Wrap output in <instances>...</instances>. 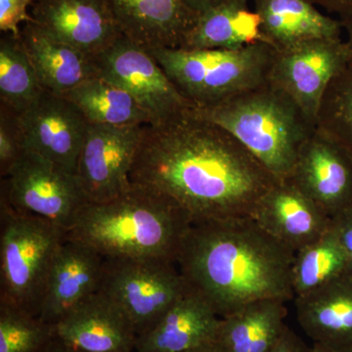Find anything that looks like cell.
Instances as JSON below:
<instances>
[{
  "label": "cell",
  "instance_id": "83f0119b",
  "mask_svg": "<svg viewBox=\"0 0 352 352\" xmlns=\"http://www.w3.org/2000/svg\"><path fill=\"white\" fill-rule=\"evenodd\" d=\"M316 129L352 159V67L333 78L322 99Z\"/></svg>",
  "mask_w": 352,
  "mask_h": 352
},
{
  "label": "cell",
  "instance_id": "d590c367",
  "mask_svg": "<svg viewBox=\"0 0 352 352\" xmlns=\"http://www.w3.org/2000/svg\"><path fill=\"white\" fill-rule=\"evenodd\" d=\"M41 352H80L76 351L73 347L68 346L63 340H60L55 336L54 339L51 340L47 346Z\"/></svg>",
  "mask_w": 352,
  "mask_h": 352
},
{
  "label": "cell",
  "instance_id": "603a6c76",
  "mask_svg": "<svg viewBox=\"0 0 352 352\" xmlns=\"http://www.w3.org/2000/svg\"><path fill=\"white\" fill-rule=\"evenodd\" d=\"M261 41L267 43L261 17L248 0H222L199 15L182 48L234 50Z\"/></svg>",
  "mask_w": 352,
  "mask_h": 352
},
{
  "label": "cell",
  "instance_id": "5bb4252c",
  "mask_svg": "<svg viewBox=\"0 0 352 352\" xmlns=\"http://www.w3.org/2000/svg\"><path fill=\"white\" fill-rule=\"evenodd\" d=\"M32 17L54 38L91 57L122 34L108 0H34Z\"/></svg>",
  "mask_w": 352,
  "mask_h": 352
},
{
  "label": "cell",
  "instance_id": "7a4b0ae2",
  "mask_svg": "<svg viewBox=\"0 0 352 352\" xmlns=\"http://www.w3.org/2000/svg\"><path fill=\"white\" fill-rule=\"evenodd\" d=\"M294 259L252 217H239L192 224L176 264L223 318L256 300H294Z\"/></svg>",
  "mask_w": 352,
  "mask_h": 352
},
{
  "label": "cell",
  "instance_id": "4dcf8cb0",
  "mask_svg": "<svg viewBox=\"0 0 352 352\" xmlns=\"http://www.w3.org/2000/svg\"><path fill=\"white\" fill-rule=\"evenodd\" d=\"M34 0H0V30L6 34L19 36L21 22H32V17L27 12L28 6Z\"/></svg>",
  "mask_w": 352,
  "mask_h": 352
},
{
  "label": "cell",
  "instance_id": "ba28073f",
  "mask_svg": "<svg viewBox=\"0 0 352 352\" xmlns=\"http://www.w3.org/2000/svg\"><path fill=\"white\" fill-rule=\"evenodd\" d=\"M1 197L18 212L41 217L67 233L88 203L75 173L30 151L4 176Z\"/></svg>",
  "mask_w": 352,
  "mask_h": 352
},
{
  "label": "cell",
  "instance_id": "e0dca14e",
  "mask_svg": "<svg viewBox=\"0 0 352 352\" xmlns=\"http://www.w3.org/2000/svg\"><path fill=\"white\" fill-rule=\"evenodd\" d=\"M56 337L80 352H135L138 333L119 307L97 292L55 325Z\"/></svg>",
  "mask_w": 352,
  "mask_h": 352
},
{
  "label": "cell",
  "instance_id": "8d00e7d4",
  "mask_svg": "<svg viewBox=\"0 0 352 352\" xmlns=\"http://www.w3.org/2000/svg\"><path fill=\"white\" fill-rule=\"evenodd\" d=\"M340 21L342 22L344 31L346 32V38L344 39V41H346L347 48H349V57H351L349 66L352 67V15L346 18V19Z\"/></svg>",
  "mask_w": 352,
  "mask_h": 352
},
{
  "label": "cell",
  "instance_id": "9a60e30c",
  "mask_svg": "<svg viewBox=\"0 0 352 352\" xmlns=\"http://www.w3.org/2000/svg\"><path fill=\"white\" fill-rule=\"evenodd\" d=\"M252 219L295 254L320 239L332 223L291 179L275 183L259 201Z\"/></svg>",
  "mask_w": 352,
  "mask_h": 352
},
{
  "label": "cell",
  "instance_id": "7c38bea8",
  "mask_svg": "<svg viewBox=\"0 0 352 352\" xmlns=\"http://www.w3.org/2000/svg\"><path fill=\"white\" fill-rule=\"evenodd\" d=\"M17 119L25 151L76 175L89 122L72 102L45 89Z\"/></svg>",
  "mask_w": 352,
  "mask_h": 352
},
{
  "label": "cell",
  "instance_id": "74e56055",
  "mask_svg": "<svg viewBox=\"0 0 352 352\" xmlns=\"http://www.w3.org/2000/svg\"><path fill=\"white\" fill-rule=\"evenodd\" d=\"M185 352H227L223 346L220 344L219 340H214V342H208V344H203L196 347V349H190L188 351Z\"/></svg>",
  "mask_w": 352,
  "mask_h": 352
},
{
  "label": "cell",
  "instance_id": "e575fe53",
  "mask_svg": "<svg viewBox=\"0 0 352 352\" xmlns=\"http://www.w3.org/2000/svg\"><path fill=\"white\" fill-rule=\"evenodd\" d=\"M182 1L192 11L200 15L208 9L217 6L222 0H182Z\"/></svg>",
  "mask_w": 352,
  "mask_h": 352
},
{
  "label": "cell",
  "instance_id": "3957f363",
  "mask_svg": "<svg viewBox=\"0 0 352 352\" xmlns=\"http://www.w3.org/2000/svg\"><path fill=\"white\" fill-rule=\"evenodd\" d=\"M191 219L161 197L131 186L100 203H87L67 233L104 258L176 263Z\"/></svg>",
  "mask_w": 352,
  "mask_h": 352
},
{
  "label": "cell",
  "instance_id": "f1b7e54d",
  "mask_svg": "<svg viewBox=\"0 0 352 352\" xmlns=\"http://www.w3.org/2000/svg\"><path fill=\"white\" fill-rule=\"evenodd\" d=\"M55 336V326L0 305V352H41Z\"/></svg>",
  "mask_w": 352,
  "mask_h": 352
},
{
  "label": "cell",
  "instance_id": "f546056e",
  "mask_svg": "<svg viewBox=\"0 0 352 352\" xmlns=\"http://www.w3.org/2000/svg\"><path fill=\"white\" fill-rule=\"evenodd\" d=\"M25 151L17 115L1 106L0 110V171L4 177Z\"/></svg>",
  "mask_w": 352,
  "mask_h": 352
},
{
  "label": "cell",
  "instance_id": "cb8c5ba5",
  "mask_svg": "<svg viewBox=\"0 0 352 352\" xmlns=\"http://www.w3.org/2000/svg\"><path fill=\"white\" fill-rule=\"evenodd\" d=\"M285 300H256L223 317L220 344L227 352H270L286 329L288 309Z\"/></svg>",
  "mask_w": 352,
  "mask_h": 352
},
{
  "label": "cell",
  "instance_id": "f35d334b",
  "mask_svg": "<svg viewBox=\"0 0 352 352\" xmlns=\"http://www.w3.org/2000/svg\"><path fill=\"white\" fill-rule=\"evenodd\" d=\"M310 352H349L344 351H339V349H331V347L322 346V344H312L310 347Z\"/></svg>",
  "mask_w": 352,
  "mask_h": 352
},
{
  "label": "cell",
  "instance_id": "44dd1931",
  "mask_svg": "<svg viewBox=\"0 0 352 352\" xmlns=\"http://www.w3.org/2000/svg\"><path fill=\"white\" fill-rule=\"evenodd\" d=\"M21 38L48 91L63 95L96 76L94 58L54 38L34 21L25 23Z\"/></svg>",
  "mask_w": 352,
  "mask_h": 352
},
{
  "label": "cell",
  "instance_id": "6da1fadb",
  "mask_svg": "<svg viewBox=\"0 0 352 352\" xmlns=\"http://www.w3.org/2000/svg\"><path fill=\"white\" fill-rule=\"evenodd\" d=\"M278 180L232 134L193 108L146 124L131 184L180 208L192 223L252 217Z\"/></svg>",
  "mask_w": 352,
  "mask_h": 352
},
{
  "label": "cell",
  "instance_id": "30bf717a",
  "mask_svg": "<svg viewBox=\"0 0 352 352\" xmlns=\"http://www.w3.org/2000/svg\"><path fill=\"white\" fill-rule=\"evenodd\" d=\"M351 63L344 39H312L276 50L267 82L289 95L316 126L322 99Z\"/></svg>",
  "mask_w": 352,
  "mask_h": 352
},
{
  "label": "cell",
  "instance_id": "ac0fdd59",
  "mask_svg": "<svg viewBox=\"0 0 352 352\" xmlns=\"http://www.w3.org/2000/svg\"><path fill=\"white\" fill-rule=\"evenodd\" d=\"M120 31L145 50L182 48L199 14L182 0H108Z\"/></svg>",
  "mask_w": 352,
  "mask_h": 352
},
{
  "label": "cell",
  "instance_id": "1f68e13d",
  "mask_svg": "<svg viewBox=\"0 0 352 352\" xmlns=\"http://www.w3.org/2000/svg\"><path fill=\"white\" fill-rule=\"evenodd\" d=\"M331 227L344 248L352 274V207L332 217Z\"/></svg>",
  "mask_w": 352,
  "mask_h": 352
},
{
  "label": "cell",
  "instance_id": "4316f807",
  "mask_svg": "<svg viewBox=\"0 0 352 352\" xmlns=\"http://www.w3.org/2000/svg\"><path fill=\"white\" fill-rule=\"evenodd\" d=\"M44 90L21 34H7L0 41L1 106L20 115L38 100Z\"/></svg>",
  "mask_w": 352,
  "mask_h": 352
},
{
  "label": "cell",
  "instance_id": "d6986e66",
  "mask_svg": "<svg viewBox=\"0 0 352 352\" xmlns=\"http://www.w3.org/2000/svg\"><path fill=\"white\" fill-rule=\"evenodd\" d=\"M221 317L196 289L188 291L147 332L135 352H185L219 338Z\"/></svg>",
  "mask_w": 352,
  "mask_h": 352
},
{
  "label": "cell",
  "instance_id": "277c9868",
  "mask_svg": "<svg viewBox=\"0 0 352 352\" xmlns=\"http://www.w3.org/2000/svg\"><path fill=\"white\" fill-rule=\"evenodd\" d=\"M193 110L232 134L278 182L291 178L298 153L316 129L289 95L268 82Z\"/></svg>",
  "mask_w": 352,
  "mask_h": 352
},
{
  "label": "cell",
  "instance_id": "52a82bcc",
  "mask_svg": "<svg viewBox=\"0 0 352 352\" xmlns=\"http://www.w3.org/2000/svg\"><path fill=\"white\" fill-rule=\"evenodd\" d=\"M189 288L173 261L105 258L98 292L126 315L138 337Z\"/></svg>",
  "mask_w": 352,
  "mask_h": 352
},
{
  "label": "cell",
  "instance_id": "8fae6325",
  "mask_svg": "<svg viewBox=\"0 0 352 352\" xmlns=\"http://www.w3.org/2000/svg\"><path fill=\"white\" fill-rule=\"evenodd\" d=\"M143 127L89 124L76 170L88 203L111 200L131 186Z\"/></svg>",
  "mask_w": 352,
  "mask_h": 352
},
{
  "label": "cell",
  "instance_id": "5b68a950",
  "mask_svg": "<svg viewBox=\"0 0 352 352\" xmlns=\"http://www.w3.org/2000/svg\"><path fill=\"white\" fill-rule=\"evenodd\" d=\"M149 51L180 94L201 108L267 82L276 48L261 41L234 50Z\"/></svg>",
  "mask_w": 352,
  "mask_h": 352
},
{
  "label": "cell",
  "instance_id": "9c48e42d",
  "mask_svg": "<svg viewBox=\"0 0 352 352\" xmlns=\"http://www.w3.org/2000/svg\"><path fill=\"white\" fill-rule=\"evenodd\" d=\"M92 58L96 76L126 90L149 113L152 124L194 108L152 53L122 34Z\"/></svg>",
  "mask_w": 352,
  "mask_h": 352
},
{
  "label": "cell",
  "instance_id": "4fadbf2b",
  "mask_svg": "<svg viewBox=\"0 0 352 352\" xmlns=\"http://www.w3.org/2000/svg\"><path fill=\"white\" fill-rule=\"evenodd\" d=\"M289 179L331 219L352 207V159L317 129L298 153Z\"/></svg>",
  "mask_w": 352,
  "mask_h": 352
},
{
  "label": "cell",
  "instance_id": "7402d4cb",
  "mask_svg": "<svg viewBox=\"0 0 352 352\" xmlns=\"http://www.w3.org/2000/svg\"><path fill=\"white\" fill-rule=\"evenodd\" d=\"M266 41L276 50L312 39H342L340 20L324 15L310 0H254Z\"/></svg>",
  "mask_w": 352,
  "mask_h": 352
},
{
  "label": "cell",
  "instance_id": "d6a6232c",
  "mask_svg": "<svg viewBox=\"0 0 352 352\" xmlns=\"http://www.w3.org/2000/svg\"><path fill=\"white\" fill-rule=\"evenodd\" d=\"M310 347L288 327L270 352H310Z\"/></svg>",
  "mask_w": 352,
  "mask_h": 352
},
{
  "label": "cell",
  "instance_id": "2e32d148",
  "mask_svg": "<svg viewBox=\"0 0 352 352\" xmlns=\"http://www.w3.org/2000/svg\"><path fill=\"white\" fill-rule=\"evenodd\" d=\"M105 258L78 241H66L58 251L41 303L38 318L55 326L100 287Z\"/></svg>",
  "mask_w": 352,
  "mask_h": 352
},
{
  "label": "cell",
  "instance_id": "8992f818",
  "mask_svg": "<svg viewBox=\"0 0 352 352\" xmlns=\"http://www.w3.org/2000/svg\"><path fill=\"white\" fill-rule=\"evenodd\" d=\"M0 305L39 316L46 282L67 231L0 204Z\"/></svg>",
  "mask_w": 352,
  "mask_h": 352
},
{
  "label": "cell",
  "instance_id": "836d02e7",
  "mask_svg": "<svg viewBox=\"0 0 352 352\" xmlns=\"http://www.w3.org/2000/svg\"><path fill=\"white\" fill-rule=\"evenodd\" d=\"M315 6L323 7L330 13L338 14L340 20L352 15V0H310Z\"/></svg>",
  "mask_w": 352,
  "mask_h": 352
},
{
  "label": "cell",
  "instance_id": "484cf974",
  "mask_svg": "<svg viewBox=\"0 0 352 352\" xmlns=\"http://www.w3.org/2000/svg\"><path fill=\"white\" fill-rule=\"evenodd\" d=\"M351 274L349 261L332 227L327 233L295 254L292 286L295 298L307 296Z\"/></svg>",
  "mask_w": 352,
  "mask_h": 352
},
{
  "label": "cell",
  "instance_id": "d4e9b609",
  "mask_svg": "<svg viewBox=\"0 0 352 352\" xmlns=\"http://www.w3.org/2000/svg\"><path fill=\"white\" fill-rule=\"evenodd\" d=\"M63 96L91 124L131 126L152 124L149 113L131 94L99 76L89 78Z\"/></svg>",
  "mask_w": 352,
  "mask_h": 352
},
{
  "label": "cell",
  "instance_id": "ffe728a7",
  "mask_svg": "<svg viewBox=\"0 0 352 352\" xmlns=\"http://www.w3.org/2000/svg\"><path fill=\"white\" fill-rule=\"evenodd\" d=\"M294 300L298 325L314 344L352 352V274Z\"/></svg>",
  "mask_w": 352,
  "mask_h": 352
}]
</instances>
